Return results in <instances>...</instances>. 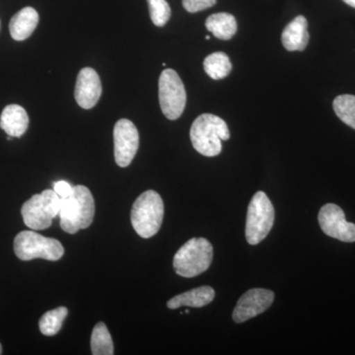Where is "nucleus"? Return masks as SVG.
<instances>
[{
	"label": "nucleus",
	"mask_w": 355,
	"mask_h": 355,
	"mask_svg": "<svg viewBox=\"0 0 355 355\" xmlns=\"http://www.w3.org/2000/svg\"><path fill=\"white\" fill-rule=\"evenodd\" d=\"M214 297H216V291L212 287L200 286L170 299L167 306L170 309H178L184 306L200 308L209 305L214 301Z\"/></svg>",
	"instance_id": "obj_16"
},
{
	"label": "nucleus",
	"mask_w": 355,
	"mask_h": 355,
	"mask_svg": "<svg viewBox=\"0 0 355 355\" xmlns=\"http://www.w3.org/2000/svg\"><path fill=\"white\" fill-rule=\"evenodd\" d=\"M203 69L210 78L214 80H220L229 76L232 70V64L225 53L217 51L205 58Z\"/></svg>",
	"instance_id": "obj_18"
},
{
	"label": "nucleus",
	"mask_w": 355,
	"mask_h": 355,
	"mask_svg": "<svg viewBox=\"0 0 355 355\" xmlns=\"http://www.w3.org/2000/svg\"><path fill=\"white\" fill-rule=\"evenodd\" d=\"M39 20V14L33 7L21 9L9 24L11 37L18 42L29 38L38 26Z\"/></svg>",
	"instance_id": "obj_15"
},
{
	"label": "nucleus",
	"mask_w": 355,
	"mask_h": 355,
	"mask_svg": "<svg viewBox=\"0 0 355 355\" xmlns=\"http://www.w3.org/2000/svg\"><path fill=\"white\" fill-rule=\"evenodd\" d=\"M73 187L67 181H58L53 183V191L62 198H69L71 195Z\"/></svg>",
	"instance_id": "obj_24"
},
{
	"label": "nucleus",
	"mask_w": 355,
	"mask_h": 355,
	"mask_svg": "<svg viewBox=\"0 0 355 355\" xmlns=\"http://www.w3.org/2000/svg\"><path fill=\"white\" fill-rule=\"evenodd\" d=\"M91 350L94 355H113L114 343L106 324L100 322L91 336Z\"/></svg>",
	"instance_id": "obj_19"
},
{
	"label": "nucleus",
	"mask_w": 355,
	"mask_h": 355,
	"mask_svg": "<svg viewBox=\"0 0 355 355\" xmlns=\"http://www.w3.org/2000/svg\"><path fill=\"white\" fill-rule=\"evenodd\" d=\"M273 300L275 293L272 291L263 288L250 289L238 300L233 311V320L235 323L241 324L252 318L259 316L272 306Z\"/></svg>",
	"instance_id": "obj_11"
},
{
	"label": "nucleus",
	"mask_w": 355,
	"mask_h": 355,
	"mask_svg": "<svg viewBox=\"0 0 355 355\" xmlns=\"http://www.w3.org/2000/svg\"><path fill=\"white\" fill-rule=\"evenodd\" d=\"M190 137L193 148L207 157H214L222 151V140L230 139L227 123L212 114H202L191 125Z\"/></svg>",
	"instance_id": "obj_2"
},
{
	"label": "nucleus",
	"mask_w": 355,
	"mask_h": 355,
	"mask_svg": "<svg viewBox=\"0 0 355 355\" xmlns=\"http://www.w3.org/2000/svg\"><path fill=\"white\" fill-rule=\"evenodd\" d=\"M114 159L120 167H128L137 155L139 147V135L132 121L121 119L114 128Z\"/></svg>",
	"instance_id": "obj_9"
},
{
	"label": "nucleus",
	"mask_w": 355,
	"mask_h": 355,
	"mask_svg": "<svg viewBox=\"0 0 355 355\" xmlns=\"http://www.w3.org/2000/svg\"><path fill=\"white\" fill-rule=\"evenodd\" d=\"M214 259V247L205 238H193L178 250L173 260L175 272L191 279L209 270Z\"/></svg>",
	"instance_id": "obj_4"
},
{
	"label": "nucleus",
	"mask_w": 355,
	"mask_h": 355,
	"mask_svg": "<svg viewBox=\"0 0 355 355\" xmlns=\"http://www.w3.org/2000/svg\"><path fill=\"white\" fill-rule=\"evenodd\" d=\"M14 252L21 261L44 259L51 261L60 260L64 254L62 243L53 238L35 232L22 231L14 239Z\"/></svg>",
	"instance_id": "obj_5"
},
{
	"label": "nucleus",
	"mask_w": 355,
	"mask_h": 355,
	"mask_svg": "<svg viewBox=\"0 0 355 355\" xmlns=\"http://www.w3.org/2000/svg\"><path fill=\"white\" fill-rule=\"evenodd\" d=\"M2 354V347H1V345H0V354Z\"/></svg>",
	"instance_id": "obj_26"
},
{
	"label": "nucleus",
	"mask_w": 355,
	"mask_h": 355,
	"mask_svg": "<svg viewBox=\"0 0 355 355\" xmlns=\"http://www.w3.org/2000/svg\"><path fill=\"white\" fill-rule=\"evenodd\" d=\"M216 0H183V6L188 12L196 13L216 6Z\"/></svg>",
	"instance_id": "obj_23"
},
{
	"label": "nucleus",
	"mask_w": 355,
	"mask_h": 355,
	"mask_svg": "<svg viewBox=\"0 0 355 355\" xmlns=\"http://www.w3.org/2000/svg\"><path fill=\"white\" fill-rule=\"evenodd\" d=\"M333 107L340 120L355 130V96H338L334 100Z\"/></svg>",
	"instance_id": "obj_21"
},
{
	"label": "nucleus",
	"mask_w": 355,
	"mask_h": 355,
	"mask_svg": "<svg viewBox=\"0 0 355 355\" xmlns=\"http://www.w3.org/2000/svg\"><path fill=\"white\" fill-rule=\"evenodd\" d=\"M308 21L304 16L299 15L284 28L282 42L288 51H303L309 43Z\"/></svg>",
	"instance_id": "obj_13"
},
{
	"label": "nucleus",
	"mask_w": 355,
	"mask_h": 355,
	"mask_svg": "<svg viewBox=\"0 0 355 355\" xmlns=\"http://www.w3.org/2000/svg\"><path fill=\"white\" fill-rule=\"evenodd\" d=\"M205 27L216 38L223 41L232 39L238 29L234 16L226 12L210 15L205 21Z\"/></svg>",
	"instance_id": "obj_17"
},
{
	"label": "nucleus",
	"mask_w": 355,
	"mask_h": 355,
	"mask_svg": "<svg viewBox=\"0 0 355 355\" xmlns=\"http://www.w3.org/2000/svg\"><path fill=\"white\" fill-rule=\"evenodd\" d=\"M163 217L164 203L157 191H144L133 203L130 217L133 229L144 239L157 234L162 225Z\"/></svg>",
	"instance_id": "obj_3"
},
{
	"label": "nucleus",
	"mask_w": 355,
	"mask_h": 355,
	"mask_svg": "<svg viewBox=\"0 0 355 355\" xmlns=\"http://www.w3.org/2000/svg\"><path fill=\"white\" fill-rule=\"evenodd\" d=\"M60 227L64 232L76 234L88 228L95 216V202L90 190L83 184L74 186L69 198H62Z\"/></svg>",
	"instance_id": "obj_1"
},
{
	"label": "nucleus",
	"mask_w": 355,
	"mask_h": 355,
	"mask_svg": "<svg viewBox=\"0 0 355 355\" xmlns=\"http://www.w3.org/2000/svg\"><path fill=\"white\" fill-rule=\"evenodd\" d=\"M153 24L163 27L171 17V7L166 0H147Z\"/></svg>",
	"instance_id": "obj_22"
},
{
	"label": "nucleus",
	"mask_w": 355,
	"mask_h": 355,
	"mask_svg": "<svg viewBox=\"0 0 355 355\" xmlns=\"http://www.w3.org/2000/svg\"><path fill=\"white\" fill-rule=\"evenodd\" d=\"M275 209L263 191H258L248 207L246 238L250 245H257L266 239L275 223Z\"/></svg>",
	"instance_id": "obj_7"
},
{
	"label": "nucleus",
	"mask_w": 355,
	"mask_h": 355,
	"mask_svg": "<svg viewBox=\"0 0 355 355\" xmlns=\"http://www.w3.org/2000/svg\"><path fill=\"white\" fill-rule=\"evenodd\" d=\"M29 125L27 112L19 105H8L0 116V128L12 137H21Z\"/></svg>",
	"instance_id": "obj_14"
},
{
	"label": "nucleus",
	"mask_w": 355,
	"mask_h": 355,
	"mask_svg": "<svg viewBox=\"0 0 355 355\" xmlns=\"http://www.w3.org/2000/svg\"><path fill=\"white\" fill-rule=\"evenodd\" d=\"M62 198L53 190L33 196L23 205L21 214L25 225L32 230L51 227L53 218L60 214Z\"/></svg>",
	"instance_id": "obj_6"
},
{
	"label": "nucleus",
	"mask_w": 355,
	"mask_h": 355,
	"mask_svg": "<svg viewBox=\"0 0 355 355\" xmlns=\"http://www.w3.org/2000/svg\"><path fill=\"white\" fill-rule=\"evenodd\" d=\"M102 95V84L97 72L91 67H85L77 76L74 96L77 104L83 109H92L97 105Z\"/></svg>",
	"instance_id": "obj_12"
},
{
	"label": "nucleus",
	"mask_w": 355,
	"mask_h": 355,
	"mask_svg": "<svg viewBox=\"0 0 355 355\" xmlns=\"http://www.w3.org/2000/svg\"><path fill=\"white\" fill-rule=\"evenodd\" d=\"M320 226L324 234L340 241L355 242V224L347 222L345 212L334 203L324 205L319 212Z\"/></svg>",
	"instance_id": "obj_10"
},
{
	"label": "nucleus",
	"mask_w": 355,
	"mask_h": 355,
	"mask_svg": "<svg viewBox=\"0 0 355 355\" xmlns=\"http://www.w3.org/2000/svg\"><path fill=\"white\" fill-rule=\"evenodd\" d=\"M159 102L166 118L175 121L183 114L187 93L183 81L174 69H168L159 78Z\"/></svg>",
	"instance_id": "obj_8"
},
{
	"label": "nucleus",
	"mask_w": 355,
	"mask_h": 355,
	"mask_svg": "<svg viewBox=\"0 0 355 355\" xmlns=\"http://www.w3.org/2000/svg\"><path fill=\"white\" fill-rule=\"evenodd\" d=\"M210 39V36H207V40H209Z\"/></svg>",
	"instance_id": "obj_27"
},
{
	"label": "nucleus",
	"mask_w": 355,
	"mask_h": 355,
	"mask_svg": "<svg viewBox=\"0 0 355 355\" xmlns=\"http://www.w3.org/2000/svg\"><path fill=\"white\" fill-rule=\"evenodd\" d=\"M69 314L67 307H58L55 309L44 313L39 322V328L44 336H55L62 329L65 318Z\"/></svg>",
	"instance_id": "obj_20"
},
{
	"label": "nucleus",
	"mask_w": 355,
	"mask_h": 355,
	"mask_svg": "<svg viewBox=\"0 0 355 355\" xmlns=\"http://www.w3.org/2000/svg\"><path fill=\"white\" fill-rule=\"evenodd\" d=\"M343 2H345L347 6L354 7V8H355V0H343Z\"/></svg>",
	"instance_id": "obj_25"
}]
</instances>
